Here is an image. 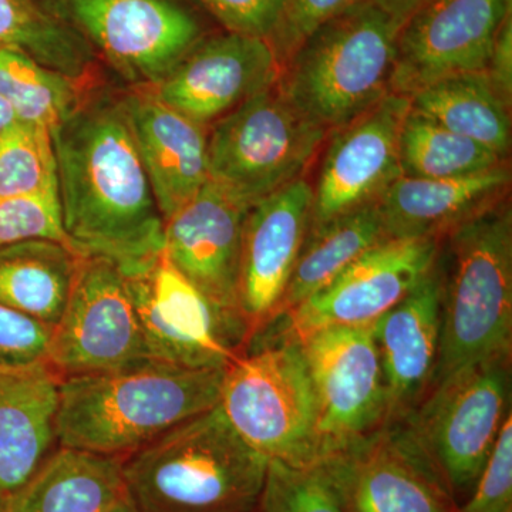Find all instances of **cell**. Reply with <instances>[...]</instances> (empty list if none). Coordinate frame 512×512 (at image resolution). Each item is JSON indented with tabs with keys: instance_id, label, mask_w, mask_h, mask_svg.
<instances>
[{
	"instance_id": "31",
	"label": "cell",
	"mask_w": 512,
	"mask_h": 512,
	"mask_svg": "<svg viewBox=\"0 0 512 512\" xmlns=\"http://www.w3.org/2000/svg\"><path fill=\"white\" fill-rule=\"evenodd\" d=\"M57 195L52 133L32 124H13L0 134V200Z\"/></svg>"
},
{
	"instance_id": "35",
	"label": "cell",
	"mask_w": 512,
	"mask_h": 512,
	"mask_svg": "<svg viewBox=\"0 0 512 512\" xmlns=\"http://www.w3.org/2000/svg\"><path fill=\"white\" fill-rule=\"evenodd\" d=\"M365 2L369 0H288L281 22L269 37L281 67L322 23Z\"/></svg>"
},
{
	"instance_id": "20",
	"label": "cell",
	"mask_w": 512,
	"mask_h": 512,
	"mask_svg": "<svg viewBox=\"0 0 512 512\" xmlns=\"http://www.w3.org/2000/svg\"><path fill=\"white\" fill-rule=\"evenodd\" d=\"M440 275H429L373 323L387 392L386 423L403 420L426 396L440 360Z\"/></svg>"
},
{
	"instance_id": "2",
	"label": "cell",
	"mask_w": 512,
	"mask_h": 512,
	"mask_svg": "<svg viewBox=\"0 0 512 512\" xmlns=\"http://www.w3.org/2000/svg\"><path fill=\"white\" fill-rule=\"evenodd\" d=\"M225 369L148 359L111 372L63 377L57 446L127 457L220 403Z\"/></svg>"
},
{
	"instance_id": "8",
	"label": "cell",
	"mask_w": 512,
	"mask_h": 512,
	"mask_svg": "<svg viewBox=\"0 0 512 512\" xmlns=\"http://www.w3.org/2000/svg\"><path fill=\"white\" fill-rule=\"evenodd\" d=\"M326 134L289 103L276 83L229 111L212 128L210 180L251 208L302 178Z\"/></svg>"
},
{
	"instance_id": "26",
	"label": "cell",
	"mask_w": 512,
	"mask_h": 512,
	"mask_svg": "<svg viewBox=\"0 0 512 512\" xmlns=\"http://www.w3.org/2000/svg\"><path fill=\"white\" fill-rule=\"evenodd\" d=\"M384 239L389 238L377 202L309 228L275 320L322 291Z\"/></svg>"
},
{
	"instance_id": "29",
	"label": "cell",
	"mask_w": 512,
	"mask_h": 512,
	"mask_svg": "<svg viewBox=\"0 0 512 512\" xmlns=\"http://www.w3.org/2000/svg\"><path fill=\"white\" fill-rule=\"evenodd\" d=\"M0 96L8 101L20 123L43 127L50 133L83 103L79 80L15 50H0Z\"/></svg>"
},
{
	"instance_id": "18",
	"label": "cell",
	"mask_w": 512,
	"mask_h": 512,
	"mask_svg": "<svg viewBox=\"0 0 512 512\" xmlns=\"http://www.w3.org/2000/svg\"><path fill=\"white\" fill-rule=\"evenodd\" d=\"M410 97L389 93L336 130L313 190L311 227L379 201L402 177L400 133Z\"/></svg>"
},
{
	"instance_id": "7",
	"label": "cell",
	"mask_w": 512,
	"mask_h": 512,
	"mask_svg": "<svg viewBox=\"0 0 512 512\" xmlns=\"http://www.w3.org/2000/svg\"><path fill=\"white\" fill-rule=\"evenodd\" d=\"M511 357L478 360L437 380L413 412L397 421L460 507L511 413Z\"/></svg>"
},
{
	"instance_id": "9",
	"label": "cell",
	"mask_w": 512,
	"mask_h": 512,
	"mask_svg": "<svg viewBox=\"0 0 512 512\" xmlns=\"http://www.w3.org/2000/svg\"><path fill=\"white\" fill-rule=\"evenodd\" d=\"M318 400L320 458L386 423L387 392L373 325L326 326L299 338Z\"/></svg>"
},
{
	"instance_id": "25",
	"label": "cell",
	"mask_w": 512,
	"mask_h": 512,
	"mask_svg": "<svg viewBox=\"0 0 512 512\" xmlns=\"http://www.w3.org/2000/svg\"><path fill=\"white\" fill-rule=\"evenodd\" d=\"M83 258L76 248L47 238L0 248V305L55 328Z\"/></svg>"
},
{
	"instance_id": "14",
	"label": "cell",
	"mask_w": 512,
	"mask_h": 512,
	"mask_svg": "<svg viewBox=\"0 0 512 512\" xmlns=\"http://www.w3.org/2000/svg\"><path fill=\"white\" fill-rule=\"evenodd\" d=\"M128 282L150 359L188 369H227L244 353L220 312L164 252Z\"/></svg>"
},
{
	"instance_id": "16",
	"label": "cell",
	"mask_w": 512,
	"mask_h": 512,
	"mask_svg": "<svg viewBox=\"0 0 512 512\" xmlns=\"http://www.w3.org/2000/svg\"><path fill=\"white\" fill-rule=\"evenodd\" d=\"M348 512H460V505L399 423L325 458Z\"/></svg>"
},
{
	"instance_id": "39",
	"label": "cell",
	"mask_w": 512,
	"mask_h": 512,
	"mask_svg": "<svg viewBox=\"0 0 512 512\" xmlns=\"http://www.w3.org/2000/svg\"><path fill=\"white\" fill-rule=\"evenodd\" d=\"M373 2L386 10L397 23L403 26L414 10L423 5L426 0H373Z\"/></svg>"
},
{
	"instance_id": "10",
	"label": "cell",
	"mask_w": 512,
	"mask_h": 512,
	"mask_svg": "<svg viewBox=\"0 0 512 512\" xmlns=\"http://www.w3.org/2000/svg\"><path fill=\"white\" fill-rule=\"evenodd\" d=\"M150 359L128 276L109 259L84 256L47 363L60 377L111 372Z\"/></svg>"
},
{
	"instance_id": "6",
	"label": "cell",
	"mask_w": 512,
	"mask_h": 512,
	"mask_svg": "<svg viewBox=\"0 0 512 512\" xmlns=\"http://www.w3.org/2000/svg\"><path fill=\"white\" fill-rule=\"evenodd\" d=\"M220 407L249 446L289 466L319 463L318 400L301 343L266 329L225 369Z\"/></svg>"
},
{
	"instance_id": "32",
	"label": "cell",
	"mask_w": 512,
	"mask_h": 512,
	"mask_svg": "<svg viewBox=\"0 0 512 512\" xmlns=\"http://www.w3.org/2000/svg\"><path fill=\"white\" fill-rule=\"evenodd\" d=\"M258 512H348L326 460L309 466L269 461Z\"/></svg>"
},
{
	"instance_id": "33",
	"label": "cell",
	"mask_w": 512,
	"mask_h": 512,
	"mask_svg": "<svg viewBox=\"0 0 512 512\" xmlns=\"http://www.w3.org/2000/svg\"><path fill=\"white\" fill-rule=\"evenodd\" d=\"M32 238L55 239L73 247L63 229L57 195L0 200V248Z\"/></svg>"
},
{
	"instance_id": "28",
	"label": "cell",
	"mask_w": 512,
	"mask_h": 512,
	"mask_svg": "<svg viewBox=\"0 0 512 512\" xmlns=\"http://www.w3.org/2000/svg\"><path fill=\"white\" fill-rule=\"evenodd\" d=\"M0 50H15L82 82L93 50L66 13L46 0H0Z\"/></svg>"
},
{
	"instance_id": "36",
	"label": "cell",
	"mask_w": 512,
	"mask_h": 512,
	"mask_svg": "<svg viewBox=\"0 0 512 512\" xmlns=\"http://www.w3.org/2000/svg\"><path fill=\"white\" fill-rule=\"evenodd\" d=\"M50 326L0 305V367L47 363Z\"/></svg>"
},
{
	"instance_id": "11",
	"label": "cell",
	"mask_w": 512,
	"mask_h": 512,
	"mask_svg": "<svg viewBox=\"0 0 512 512\" xmlns=\"http://www.w3.org/2000/svg\"><path fill=\"white\" fill-rule=\"evenodd\" d=\"M439 247L436 238L384 239L264 330L299 339L326 326L373 325L429 275Z\"/></svg>"
},
{
	"instance_id": "30",
	"label": "cell",
	"mask_w": 512,
	"mask_h": 512,
	"mask_svg": "<svg viewBox=\"0 0 512 512\" xmlns=\"http://www.w3.org/2000/svg\"><path fill=\"white\" fill-rule=\"evenodd\" d=\"M404 177L456 178L491 170L507 160L470 138L458 136L412 109L400 133Z\"/></svg>"
},
{
	"instance_id": "38",
	"label": "cell",
	"mask_w": 512,
	"mask_h": 512,
	"mask_svg": "<svg viewBox=\"0 0 512 512\" xmlns=\"http://www.w3.org/2000/svg\"><path fill=\"white\" fill-rule=\"evenodd\" d=\"M488 77L494 89L508 107L512 100V15L507 18L495 39L490 62H488Z\"/></svg>"
},
{
	"instance_id": "15",
	"label": "cell",
	"mask_w": 512,
	"mask_h": 512,
	"mask_svg": "<svg viewBox=\"0 0 512 512\" xmlns=\"http://www.w3.org/2000/svg\"><path fill=\"white\" fill-rule=\"evenodd\" d=\"M251 208L208 183L164 225V255L220 312L242 348L248 340L238 315L242 232Z\"/></svg>"
},
{
	"instance_id": "17",
	"label": "cell",
	"mask_w": 512,
	"mask_h": 512,
	"mask_svg": "<svg viewBox=\"0 0 512 512\" xmlns=\"http://www.w3.org/2000/svg\"><path fill=\"white\" fill-rule=\"evenodd\" d=\"M312 204L313 187L299 178L248 211L238 275V315L248 345L276 318L311 228Z\"/></svg>"
},
{
	"instance_id": "41",
	"label": "cell",
	"mask_w": 512,
	"mask_h": 512,
	"mask_svg": "<svg viewBox=\"0 0 512 512\" xmlns=\"http://www.w3.org/2000/svg\"><path fill=\"white\" fill-rule=\"evenodd\" d=\"M110 512H137L136 508H134L133 503H131L130 498H128V495H124L123 498L114 505L113 510Z\"/></svg>"
},
{
	"instance_id": "23",
	"label": "cell",
	"mask_w": 512,
	"mask_h": 512,
	"mask_svg": "<svg viewBox=\"0 0 512 512\" xmlns=\"http://www.w3.org/2000/svg\"><path fill=\"white\" fill-rule=\"evenodd\" d=\"M62 377L49 363L0 367V495L20 490L57 444Z\"/></svg>"
},
{
	"instance_id": "5",
	"label": "cell",
	"mask_w": 512,
	"mask_h": 512,
	"mask_svg": "<svg viewBox=\"0 0 512 512\" xmlns=\"http://www.w3.org/2000/svg\"><path fill=\"white\" fill-rule=\"evenodd\" d=\"M402 25L373 0L313 30L281 67L278 86L312 123L336 131L392 93Z\"/></svg>"
},
{
	"instance_id": "34",
	"label": "cell",
	"mask_w": 512,
	"mask_h": 512,
	"mask_svg": "<svg viewBox=\"0 0 512 512\" xmlns=\"http://www.w3.org/2000/svg\"><path fill=\"white\" fill-rule=\"evenodd\" d=\"M460 512H512V413L505 419L483 473Z\"/></svg>"
},
{
	"instance_id": "3",
	"label": "cell",
	"mask_w": 512,
	"mask_h": 512,
	"mask_svg": "<svg viewBox=\"0 0 512 512\" xmlns=\"http://www.w3.org/2000/svg\"><path fill=\"white\" fill-rule=\"evenodd\" d=\"M268 466L217 404L124 457L123 476L137 512H258Z\"/></svg>"
},
{
	"instance_id": "19",
	"label": "cell",
	"mask_w": 512,
	"mask_h": 512,
	"mask_svg": "<svg viewBox=\"0 0 512 512\" xmlns=\"http://www.w3.org/2000/svg\"><path fill=\"white\" fill-rule=\"evenodd\" d=\"M281 64L264 37L228 32L198 42L161 80L148 87L171 109L205 126L278 83Z\"/></svg>"
},
{
	"instance_id": "27",
	"label": "cell",
	"mask_w": 512,
	"mask_h": 512,
	"mask_svg": "<svg viewBox=\"0 0 512 512\" xmlns=\"http://www.w3.org/2000/svg\"><path fill=\"white\" fill-rule=\"evenodd\" d=\"M410 109L507 160L511 107L501 99L485 70L453 74L423 87L410 96Z\"/></svg>"
},
{
	"instance_id": "24",
	"label": "cell",
	"mask_w": 512,
	"mask_h": 512,
	"mask_svg": "<svg viewBox=\"0 0 512 512\" xmlns=\"http://www.w3.org/2000/svg\"><path fill=\"white\" fill-rule=\"evenodd\" d=\"M124 495L123 458L57 446L5 512H110Z\"/></svg>"
},
{
	"instance_id": "42",
	"label": "cell",
	"mask_w": 512,
	"mask_h": 512,
	"mask_svg": "<svg viewBox=\"0 0 512 512\" xmlns=\"http://www.w3.org/2000/svg\"><path fill=\"white\" fill-rule=\"evenodd\" d=\"M5 504V498H3L2 495H0V512H5Z\"/></svg>"
},
{
	"instance_id": "1",
	"label": "cell",
	"mask_w": 512,
	"mask_h": 512,
	"mask_svg": "<svg viewBox=\"0 0 512 512\" xmlns=\"http://www.w3.org/2000/svg\"><path fill=\"white\" fill-rule=\"evenodd\" d=\"M57 200L67 238L84 256L143 274L164 251V218L121 101L82 103L52 131Z\"/></svg>"
},
{
	"instance_id": "40",
	"label": "cell",
	"mask_w": 512,
	"mask_h": 512,
	"mask_svg": "<svg viewBox=\"0 0 512 512\" xmlns=\"http://www.w3.org/2000/svg\"><path fill=\"white\" fill-rule=\"evenodd\" d=\"M15 123H18V117H16L15 111L10 107L8 101L0 96V134L8 130V128L12 127Z\"/></svg>"
},
{
	"instance_id": "12",
	"label": "cell",
	"mask_w": 512,
	"mask_h": 512,
	"mask_svg": "<svg viewBox=\"0 0 512 512\" xmlns=\"http://www.w3.org/2000/svg\"><path fill=\"white\" fill-rule=\"evenodd\" d=\"M63 12L138 87L157 86L201 40L174 0H64Z\"/></svg>"
},
{
	"instance_id": "21",
	"label": "cell",
	"mask_w": 512,
	"mask_h": 512,
	"mask_svg": "<svg viewBox=\"0 0 512 512\" xmlns=\"http://www.w3.org/2000/svg\"><path fill=\"white\" fill-rule=\"evenodd\" d=\"M164 222L210 180L204 126L140 87L121 100Z\"/></svg>"
},
{
	"instance_id": "13",
	"label": "cell",
	"mask_w": 512,
	"mask_h": 512,
	"mask_svg": "<svg viewBox=\"0 0 512 512\" xmlns=\"http://www.w3.org/2000/svg\"><path fill=\"white\" fill-rule=\"evenodd\" d=\"M512 0H426L397 37L392 92L412 96L458 73L484 72Z\"/></svg>"
},
{
	"instance_id": "22",
	"label": "cell",
	"mask_w": 512,
	"mask_h": 512,
	"mask_svg": "<svg viewBox=\"0 0 512 512\" xmlns=\"http://www.w3.org/2000/svg\"><path fill=\"white\" fill-rule=\"evenodd\" d=\"M510 168L498 165L456 178L402 177L377 201L389 239H441L507 198Z\"/></svg>"
},
{
	"instance_id": "4",
	"label": "cell",
	"mask_w": 512,
	"mask_h": 512,
	"mask_svg": "<svg viewBox=\"0 0 512 512\" xmlns=\"http://www.w3.org/2000/svg\"><path fill=\"white\" fill-rule=\"evenodd\" d=\"M436 266L441 340L434 383L478 360L512 355V212L507 198L444 235Z\"/></svg>"
},
{
	"instance_id": "37",
	"label": "cell",
	"mask_w": 512,
	"mask_h": 512,
	"mask_svg": "<svg viewBox=\"0 0 512 512\" xmlns=\"http://www.w3.org/2000/svg\"><path fill=\"white\" fill-rule=\"evenodd\" d=\"M232 33L268 39L281 22L288 0H201Z\"/></svg>"
}]
</instances>
